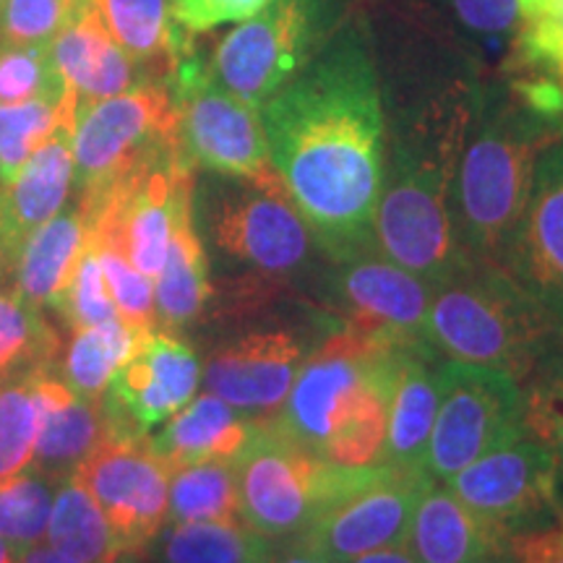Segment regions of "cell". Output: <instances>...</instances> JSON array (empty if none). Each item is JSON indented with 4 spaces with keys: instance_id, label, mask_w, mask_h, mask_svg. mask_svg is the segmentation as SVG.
Instances as JSON below:
<instances>
[{
    "instance_id": "816d5d0a",
    "label": "cell",
    "mask_w": 563,
    "mask_h": 563,
    "mask_svg": "<svg viewBox=\"0 0 563 563\" xmlns=\"http://www.w3.org/2000/svg\"><path fill=\"white\" fill-rule=\"evenodd\" d=\"M0 5H3V0H0Z\"/></svg>"
},
{
    "instance_id": "f1b7e54d",
    "label": "cell",
    "mask_w": 563,
    "mask_h": 563,
    "mask_svg": "<svg viewBox=\"0 0 563 563\" xmlns=\"http://www.w3.org/2000/svg\"><path fill=\"white\" fill-rule=\"evenodd\" d=\"M45 543L79 563H121L125 555L102 509L76 475L55 485Z\"/></svg>"
},
{
    "instance_id": "83f0119b",
    "label": "cell",
    "mask_w": 563,
    "mask_h": 563,
    "mask_svg": "<svg viewBox=\"0 0 563 563\" xmlns=\"http://www.w3.org/2000/svg\"><path fill=\"white\" fill-rule=\"evenodd\" d=\"M422 13L443 40L460 47L464 66L477 76L498 58L504 66L517 30V0H422Z\"/></svg>"
},
{
    "instance_id": "ba28073f",
    "label": "cell",
    "mask_w": 563,
    "mask_h": 563,
    "mask_svg": "<svg viewBox=\"0 0 563 563\" xmlns=\"http://www.w3.org/2000/svg\"><path fill=\"white\" fill-rule=\"evenodd\" d=\"M352 19V0H269L224 34L207 60L232 97L262 108L319 55Z\"/></svg>"
},
{
    "instance_id": "d590c367",
    "label": "cell",
    "mask_w": 563,
    "mask_h": 563,
    "mask_svg": "<svg viewBox=\"0 0 563 563\" xmlns=\"http://www.w3.org/2000/svg\"><path fill=\"white\" fill-rule=\"evenodd\" d=\"M525 433L551 454L563 504V347L548 355L522 382Z\"/></svg>"
},
{
    "instance_id": "9c48e42d",
    "label": "cell",
    "mask_w": 563,
    "mask_h": 563,
    "mask_svg": "<svg viewBox=\"0 0 563 563\" xmlns=\"http://www.w3.org/2000/svg\"><path fill=\"white\" fill-rule=\"evenodd\" d=\"M170 81H146L76 108L74 199L91 203L162 154L180 150Z\"/></svg>"
},
{
    "instance_id": "ab89813d",
    "label": "cell",
    "mask_w": 563,
    "mask_h": 563,
    "mask_svg": "<svg viewBox=\"0 0 563 563\" xmlns=\"http://www.w3.org/2000/svg\"><path fill=\"white\" fill-rule=\"evenodd\" d=\"M66 91L47 47H0V104L60 100Z\"/></svg>"
},
{
    "instance_id": "9a60e30c",
    "label": "cell",
    "mask_w": 563,
    "mask_h": 563,
    "mask_svg": "<svg viewBox=\"0 0 563 563\" xmlns=\"http://www.w3.org/2000/svg\"><path fill=\"white\" fill-rule=\"evenodd\" d=\"M201 357L165 329H150L139 347L112 373L102 405L118 433L150 435L196 397Z\"/></svg>"
},
{
    "instance_id": "f907efd6",
    "label": "cell",
    "mask_w": 563,
    "mask_h": 563,
    "mask_svg": "<svg viewBox=\"0 0 563 563\" xmlns=\"http://www.w3.org/2000/svg\"><path fill=\"white\" fill-rule=\"evenodd\" d=\"M506 563H514V559H511V561H506Z\"/></svg>"
},
{
    "instance_id": "681fc988",
    "label": "cell",
    "mask_w": 563,
    "mask_h": 563,
    "mask_svg": "<svg viewBox=\"0 0 563 563\" xmlns=\"http://www.w3.org/2000/svg\"><path fill=\"white\" fill-rule=\"evenodd\" d=\"M5 277H11V274H9V266L3 262V256H0V285H3Z\"/></svg>"
},
{
    "instance_id": "30bf717a",
    "label": "cell",
    "mask_w": 563,
    "mask_h": 563,
    "mask_svg": "<svg viewBox=\"0 0 563 563\" xmlns=\"http://www.w3.org/2000/svg\"><path fill=\"white\" fill-rule=\"evenodd\" d=\"M170 89L178 104L183 150L196 170L279 186L258 110L211 79L196 47L183 53Z\"/></svg>"
},
{
    "instance_id": "484cf974",
    "label": "cell",
    "mask_w": 563,
    "mask_h": 563,
    "mask_svg": "<svg viewBox=\"0 0 563 563\" xmlns=\"http://www.w3.org/2000/svg\"><path fill=\"white\" fill-rule=\"evenodd\" d=\"M214 298L209 256L194 222V199L183 203L175 220L165 264L154 277L157 329L178 334L196 323Z\"/></svg>"
},
{
    "instance_id": "f35d334b",
    "label": "cell",
    "mask_w": 563,
    "mask_h": 563,
    "mask_svg": "<svg viewBox=\"0 0 563 563\" xmlns=\"http://www.w3.org/2000/svg\"><path fill=\"white\" fill-rule=\"evenodd\" d=\"M89 241L100 258L110 298L115 302L118 316L141 329H157V306H154V279L141 274L125 253L108 235L89 230Z\"/></svg>"
},
{
    "instance_id": "5b68a950",
    "label": "cell",
    "mask_w": 563,
    "mask_h": 563,
    "mask_svg": "<svg viewBox=\"0 0 563 563\" xmlns=\"http://www.w3.org/2000/svg\"><path fill=\"white\" fill-rule=\"evenodd\" d=\"M561 131L563 121L534 110L511 84H483L454 180V230L464 256L504 266L530 199L534 165Z\"/></svg>"
},
{
    "instance_id": "ffe728a7",
    "label": "cell",
    "mask_w": 563,
    "mask_h": 563,
    "mask_svg": "<svg viewBox=\"0 0 563 563\" xmlns=\"http://www.w3.org/2000/svg\"><path fill=\"white\" fill-rule=\"evenodd\" d=\"M51 60L76 102L87 104L154 81L144 66L118 45L91 0H81L51 42Z\"/></svg>"
},
{
    "instance_id": "f546056e",
    "label": "cell",
    "mask_w": 563,
    "mask_h": 563,
    "mask_svg": "<svg viewBox=\"0 0 563 563\" xmlns=\"http://www.w3.org/2000/svg\"><path fill=\"white\" fill-rule=\"evenodd\" d=\"M74 336L60 352L58 373L68 389L79 397L102 399L112 373L136 352L150 329L133 327L123 319H112L97 327L70 329Z\"/></svg>"
},
{
    "instance_id": "7402d4cb",
    "label": "cell",
    "mask_w": 563,
    "mask_h": 563,
    "mask_svg": "<svg viewBox=\"0 0 563 563\" xmlns=\"http://www.w3.org/2000/svg\"><path fill=\"white\" fill-rule=\"evenodd\" d=\"M443 355L433 344H415L399 352L389 399V428H386V467L426 473L428 441L439 412Z\"/></svg>"
},
{
    "instance_id": "ee69618b",
    "label": "cell",
    "mask_w": 563,
    "mask_h": 563,
    "mask_svg": "<svg viewBox=\"0 0 563 563\" xmlns=\"http://www.w3.org/2000/svg\"><path fill=\"white\" fill-rule=\"evenodd\" d=\"M514 563H563V519L509 538Z\"/></svg>"
},
{
    "instance_id": "d4e9b609",
    "label": "cell",
    "mask_w": 563,
    "mask_h": 563,
    "mask_svg": "<svg viewBox=\"0 0 563 563\" xmlns=\"http://www.w3.org/2000/svg\"><path fill=\"white\" fill-rule=\"evenodd\" d=\"M253 428L256 422L241 410L217 394L203 391L175 412L159 433L150 435V446L170 473L173 467L201 460H238L249 446Z\"/></svg>"
},
{
    "instance_id": "6da1fadb",
    "label": "cell",
    "mask_w": 563,
    "mask_h": 563,
    "mask_svg": "<svg viewBox=\"0 0 563 563\" xmlns=\"http://www.w3.org/2000/svg\"><path fill=\"white\" fill-rule=\"evenodd\" d=\"M272 165L329 262L378 249L386 110L361 19L258 108Z\"/></svg>"
},
{
    "instance_id": "74e56055",
    "label": "cell",
    "mask_w": 563,
    "mask_h": 563,
    "mask_svg": "<svg viewBox=\"0 0 563 563\" xmlns=\"http://www.w3.org/2000/svg\"><path fill=\"white\" fill-rule=\"evenodd\" d=\"M37 443V407L30 373L0 382V481L24 473Z\"/></svg>"
},
{
    "instance_id": "4dcf8cb0",
    "label": "cell",
    "mask_w": 563,
    "mask_h": 563,
    "mask_svg": "<svg viewBox=\"0 0 563 563\" xmlns=\"http://www.w3.org/2000/svg\"><path fill=\"white\" fill-rule=\"evenodd\" d=\"M241 519L235 460H201L170 470L167 525Z\"/></svg>"
},
{
    "instance_id": "bcb514c9",
    "label": "cell",
    "mask_w": 563,
    "mask_h": 563,
    "mask_svg": "<svg viewBox=\"0 0 563 563\" xmlns=\"http://www.w3.org/2000/svg\"><path fill=\"white\" fill-rule=\"evenodd\" d=\"M347 563H420V561L415 559L410 545L397 543V545L378 548V551L363 553V555H357V559H352Z\"/></svg>"
},
{
    "instance_id": "cb8c5ba5",
    "label": "cell",
    "mask_w": 563,
    "mask_h": 563,
    "mask_svg": "<svg viewBox=\"0 0 563 563\" xmlns=\"http://www.w3.org/2000/svg\"><path fill=\"white\" fill-rule=\"evenodd\" d=\"M89 241V222L81 203L70 196L66 207L26 238L11 266L13 290L40 311H58L76 264Z\"/></svg>"
},
{
    "instance_id": "52a82bcc",
    "label": "cell",
    "mask_w": 563,
    "mask_h": 563,
    "mask_svg": "<svg viewBox=\"0 0 563 563\" xmlns=\"http://www.w3.org/2000/svg\"><path fill=\"white\" fill-rule=\"evenodd\" d=\"M241 519L272 543L308 532L316 519L376 477L378 467H340L287 439L272 422L253 428L238 454Z\"/></svg>"
},
{
    "instance_id": "8992f818",
    "label": "cell",
    "mask_w": 563,
    "mask_h": 563,
    "mask_svg": "<svg viewBox=\"0 0 563 563\" xmlns=\"http://www.w3.org/2000/svg\"><path fill=\"white\" fill-rule=\"evenodd\" d=\"M426 332L446 361L501 371L519 384L563 347L545 308L504 266L473 258L435 287Z\"/></svg>"
},
{
    "instance_id": "8d00e7d4",
    "label": "cell",
    "mask_w": 563,
    "mask_h": 563,
    "mask_svg": "<svg viewBox=\"0 0 563 563\" xmlns=\"http://www.w3.org/2000/svg\"><path fill=\"white\" fill-rule=\"evenodd\" d=\"M53 496L55 485L32 467L0 481V538L19 548L42 543L51 522Z\"/></svg>"
},
{
    "instance_id": "8fae6325",
    "label": "cell",
    "mask_w": 563,
    "mask_h": 563,
    "mask_svg": "<svg viewBox=\"0 0 563 563\" xmlns=\"http://www.w3.org/2000/svg\"><path fill=\"white\" fill-rule=\"evenodd\" d=\"M522 384L481 365L441 363L439 412L428 441L426 475L446 483L498 443L525 431Z\"/></svg>"
},
{
    "instance_id": "277c9868",
    "label": "cell",
    "mask_w": 563,
    "mask_h": 563,
    "mask_svg": "<svg viewBox=\"0 0 563 563\" xmlns=\"http://www.w3.org/2000/svg\"><path fill=\"white\" fill-rule=\"evenodd\" d=\"M402 350L332 327L300 365L272 426L340 467H378Z\"/></svg>"
},
{
    "instance_id": "5bb4252c",
    "label": "cell",
    "mask_w": 563,
    "mask_h": 563,
    "mask_svg": "<svg viewBox=\"0 0 563 563\" xmlns=\"http://www.w3.org/2000/svg\"><path fill=\"white\" fill-rule=\"evenodd\" d=\"M74 475L102 509L125 555L157 540L167 525L170 473L152 452L150 435H110Z\"/></svg>"
},
{
    "instance_id": "60d3db41",
    "label": "cell",
    "mask_w": 563,
    "mask_h": 563,
    "mask_svg": "<svg viewBox=\"0 0 563 563\" xmlns=\"http://www.w3.org/2000/svg\"><path fill=\"white\" fill-rule=\"evenodd\" d=\"M81 0H3L0 47H51Z\"/></svg>"
},
{
    "instance_id": "44dd1931",
    "label": "cell",
    "mask_w": 563,
    "mask_h": 563,
    "mask_svg": "<svg viewBox=\"0 0 563 563\" xmlns=\"http://www.w3.org/2000/svg\"><path fill=\"white\" fill-rule=\"evenodd\" d=\"M74 129L76 123L60 125L0 188V256L9 274L26 238L51 222L74 194Z\"/></svg>"
},
{
    "instance_id": "4316f807",
    "label": "cell",
    "mask_w": 563,
    "mask_h": 563,
    "mask_svg": "<svg viewBox=\"0 0 563 563\" xmlns=\"http://www.w3.org/2000/svg\"><path fill=\"white\" fill-rule=\"evenodd\" d=\"M104 26L154 81H170L183 53L191 51L194 34L173 19V0H91Z\"/></svg>"
},
{
    "instance_id": "603a6c76",
    "label": "cell",
    "mask_w": 563,
    "mask_h": 563,
    "mask_svg": "<svg viewBox=\"0 0 563 563\" xmlns=\"http://www.w3.org/2000/svg\"><path fill=\"white\" fill-rule=\"evenodd\" d=\"M407 545L420 563H506L509 538L467 509L443 483H431L415 509Z\"/></svg>"
},
{
    "instance_id": "7dc6e473",
    "label": "cell",
    "mask_w": 563,
    "mask_h": 563,
    "mask_svg": "<svg viewBox=\"0 0 563 563\" xmlns=\"http://www.w3.org/2000/svg\"><path fill=\"white\" fill-rule=\"evenodd\" d=\"M16 563H79V561L68 559V555L58 553L55 548H51L47 543L45 545L37 543V545H30V548H21Z\"/></svg>"
},
{
    "instance_id": "d6986e66",
    "label": "cell",
    "mask_w": 563,
    "mask_h": 563,
    "mask_svg": "<svg viewBox=\"0 0 563 563\" xmlns=\"http://www.w3.org/2000/svg\"><path fill=\"white\" fill-rule=\"evenodd\" d=\"M30 389L37 407V443L30 467L58 485L118 431L102 399L70 391L58 368L30 373Z\"/></svg>"
},
{
    "instance_id": "2e32d148",
    "label": "cell",
    "mask_w": 563,
    "mask_h": 563,
    "mask_svg": "<svg viewBox=\"0 0 563 563\" xmlns=\"http://www.w3.org/2000/svg\"><path fill=\"white\" fill-rule=\"evenodd\" d=\"M316 347L295 329H253L211 350L201 371L207 391L256 426L277 418L300 365Z\"/></svg>"
},
{
    "instance_id": "d6a6232c",
    "label": "cell",
    "mask_w": 563,
    "mask_h": 563,
    "mask_svg": "<svg viewBox=\"0 0 563 563\" xmlns=\"http://www.w3.org/2000/svg\"><path fill=\"white\" fill-rule=\"evenodd\" d=\"M272 545L243 519L165 525L157 534L162 563H258Z\"/></svg>"
},
{
    "instance_id": "7c38bea8",
    "label": "cell",
    "mask_w": 563,
    "mask_h": 563,
    "mask_svg": "<svg viewBox=\"0 0 563 563\" xmlns=\"http://www.w3.org/2000/svg\"><path fill=\"white\" fill-rule=\"evenodd\" d=\"M323 277L329 323L394 347L431 344L426 327L435 287L378 249L329 262Z\"/></svg>"
},
{
    "instance_id": "e0dca14e",
    "label": "cell",
    "mask_w": 563,
    "mask_h": 563,
    "mask_svg": "<svg viewBox=\"0 0 563 563\" xmlns=\"http://www.w3.org/2000/svg\"><path fill=\"white\" fill-rule=\"evenodd\" d=\"M431 483L426 473L382 464L371 483L316 519L311 530L298 538H306L336 563H347L386 545L407 543L415 509Z\"/></svg>"
},
{
    "instance_id": "7a4b0ae2",
    "label": "cell",
    "mask_w": 563,
    "mask_h": 563,
    "mask_svg": "<svg viewBox=\"0 0 563 563\" xmlns=\"http://www.w3.org/2000/svg\"><path fill=\"white\" fill-rule=\"evenodd\" d=\"M481 95L477 76H454L394 110L386 123L376 245L433 287L467 262L454 230V180Z\"/></svg>"
},
{
    "instance_id": "ac0fdd59",
    "label": "cell",
    "mask_w": 563,
    "mask_h": 563,
    "mask_svg": "<svg viewBox=\"0 0 563 563\" xmlns=\"http://www.w3.org/2000/svg\"><path fill=\"white\" fill-rule=\"evenodd\" d=\"M504 269L545 308L563 336V131L538 157Z\"/></svg>"
},
{
    "instance_id": "c3c4849f",
    "label": "cell",
    "mask_w": 563,
    "mask_h": 563,
    "mask_svg": "<svg viewBox=\"0 0 563 563\" xmlns=\"http://www.w3.org/2000/svg\"><path fill=\"white\" fill-rule=\"evenodd\" d=\"M21 548L9 543V540L0 538V563H16Z\"/></svg>"
},
{
    "instance_id": "1f68e13d",
    "label": "cell",
    "mask_w": 563,
    "mask_h": 563,
    "mask_svg": "<svg viewBox=\"0 0 563 563\" xmlns=\"http://www.w3.org/2000/svg\"><path fill=\"white\" fill-rule=\"evenodd\" d=\"M501 74L563 87V0H517V30Z\"/></svg>"
},
{
    "instance_id": "b9f144b4",
    "label": "cell",
    "mask_w": 563,
    "mask_h": 563,
    "mask_svg": "<svg viewBox=\"0 0 563 563\" xmlns=\"http://www.w3.org/2000/svg\"><path fill=\"white\" fill-rule=\"evenodd\" d=\"M55 313H60L70 329L97 327V323L121 319L115 302L110 298L108 282H104L100 258H97L91 241H87V249L76 264L74 277H70Z\"/></svg>"
},
{
    "instance_id": "836d02e7",
    "label": "cell",
    "mask_w": 563,
    "mask_h": 563,
    "mask_svg": "<svg viewBox=\"0 0 563 563\" xmlns=\"http://www.w3.org/2000/svg\"><path fill=\"white\" fill-rule=\"evenodd\" d=\"M63 342L45 313L13 290L0 292V382L58 368Z\"/></svg>"
},
{
    "instance_id": "7bdbcfd3",
    "label": "cell",
    "mask_w": 563,
    "mask_h": 563,
    "mask_svg": "<svg viewBox=\"0 0 563 563\" xmlns=\"http://www.w3.org/2000/svg\"><path fill=\"white\" fill-rule=\"evenodd\" d=\"M269 0H173V19L183 32L203 34L256 16Z\"/></svg>"
},
{
    "instance_id": "4fadbf2b",
    "label": "cell",
    "mask_w": 563,
    "mask_h": 563,
    "mask_svg": "<svg viewBox=\"0 0 563 563\" xmlns=\"http://www.w3.org/2000/svg\"><path fill=\"white\" fill-rule=\"evenodd\" d=\"M443 485L506 538L563 519L555 464L525 431L477 456Z\"/></svg>"
},
{
    "instance_id": "3957f363",
    "label": "cell",
    "mask_w": 563,
    "mask_h": 563,
    "mask_svg": "<svg viewBox=\"0 0 563 563\" xmlns=\"http://www.w3.org/2000/svg\"><path fill=\"white\" fill-rule=\"evenodd\" d=\"M194 222L228 311H256L329 266L282 183L196 173Z\"/></svg>"
},
{
    "instance_id": "f6af8a7d",
    "label": "cell",
    "mask_w": 563,
    "mask_h": 563,
    "mask_svg": "<svg viewBox=\"0 0 563 563\" xmlns=\"http://www.w3.org/2000/svg\"><path fill=\"white\" fill-rule=\"evenodd\" d=\"M258 563H336L323 555L319 548H313L306 538H292V540H279L269 548V553L264 555Z\"/></svg>"
},
{
    "instance_id": "e575fe53",
    "label": "cell",
    "mask_w": 563,
    "mask_h": 563,
    "mask_svg": "<svg viewBox=\"0 0 563 563\" xmlns=\"http://www.w3.org/2000/svg\"><path fill=\"white\" fill-rule=\"evenodd\" d=\"M76 108L79 102L70 89L60 100L0 104V188L16 178L60 125L76 123Z\"/></svg>"
}]
</instances>
